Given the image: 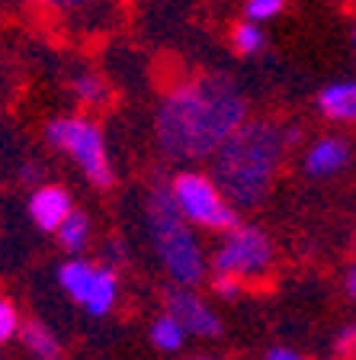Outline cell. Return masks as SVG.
<instances>
[{
	"mask_svg": "<svg viewBox=\"0 0 356 360\" xmlns=\"http://www.w3.org/2000/svg\"><path fill=\"white\" fill-rule=\"evenodd\" d=\"M251 120L244 90L222 71L183 75L161 94L154 142L173 161H206Z\"/></svg>",
	"mask_w": 356,
	"mask_h": 360,
	"instance_id": "obj_1",
	"label": "cell"
},
{
	"mask_svg": "<svg viewBox=\"0 0 356 360\" xmlns=\"http://www.w3.org/2000/svg\"><path fill=\"white\" fill-rule=\"evenodd\" d=\"M289 145V126L279 120H247L212 155V177L237 210L257 206L273 187Z\"/></svg>",
	"mask_w": 356,
	"mask_h": 360,
	"instance_id": "obj_2",
	"label": "cell"
},
{
	"mask_svg": "<svg viewBox=\"0 0 356 360\" xmlns=\"http://www.w3.org/2000/svg\"><path fill=\"white\" fill-rule=\"evenodd\" d=\"M148 229L154 238L157 257H161L167 277L177 286H196L206 277V257L196 241L190 222L177 210L171 193V180H154L148 190Z\"/></svg>",
	"mask_w": 356,
	"mask_h": 360,
	"instance_id": "obj_3",
	"label": "cell"
},
{
	"mask_svg": "<svg viewBox=\"0 0 356 360\" xmlns=\"http://www.w3.org/2000/svg\"><path fill=\"white\" fill-rule=\"evenodd\" d=\"M45 142L65 151L67 158H74L84 177L93 187H112V165L110 155H106L103 126L97 120H90V116H58V120L45 122Z\"/></svg>",
	"mask_w": 356,
	"mask_h": 360,
	"instance_id": "obj_4",
	"label": "cell"
},
{
	"mask_svg": "<svg viewBox=\"0 0 356 360\" xmlns=\"http://www.w3.org/2000/svg\"><path fill=\"white\" fill-rule=\"evenodd\" d=\"M171 193L177 210L190 225H202L209 232H231L237 225V206L222 193L212 174L180 171L171 177Z\"/></svg>",
	"mask_w": 356,
	"mask_h": 360,
	"instance_id": "obj_5",
	"label": "cell"
},
{
	"mask_svg": "<svg viewBox=\"0 0 356 360\" xmlns=\"http://www.w3.org/2000/svg\"><path fill=\"white\" fill-rule=\"evenodd\" d=\"M212 267H216V274H231L241 283L267 277L273 267V241L257 225L237 222L231 232H225L222 245L212 257Z\"/></svg>",
	"mask_w": 356,
	"mask_h": 360,
	"instance_id": "obj_6",
	"label": "cell"
},
{
	"mask_svg": "<svg viewBox=\"0 0 356 360\" xmlns=\"http://www.w3.org/2000/svg\"><path fill=\"white\" fill-rule=\"evenodd\" d=\"M167 315H173V319L183 325L186 335H199V338L222 335V319H218L196 292L186 290V286H173V290L167 292Z\"/></svg>",
	"mask_w": 356,
	"mask_h": 360,
	"instance_id": "obj_7",
	"label": "cell"
},
{
	"mask_svg": "<svg viewBox=\"0 0 356 360\" xmlns=\"http://www.w3.org/2000/svg\"><path fill=\"white\" fill-rule=\"evenodd\" d=\"M71 210H74L71 193L58 184H42L29 196V216L42 232H58V225L71 216Z\"/></svg>",
	"mask_w": 356,
	"mask_h": 360,
	"instance_id": "obj_8",
	"label": "cell"
},
{
	"mask_svg": "<svg viewBox=\"0 0 356 360\" xmlns=\"http://www.w3.org/2000/svg\"><path fill=\"white\" fill-rule=\"evenodd\" d=\"M350 165V145L341 135H324L305 151V174L312 177H331Z\"/></svg>",
	"mask_w": 356,
	"mask_h": 360,
	"instance_id": "obj_9",
	"label": "cell"
},
{
	"mask_svg": "<svg viewBox=\"0 0 356 360\" xmlns=\"http://www.w3.org/2000/svg\"><path fill=\"white\" fill-rule=\"evenodd\" d=\"M318 110L331 122H356V81H334L321 87Z\"/></svg>",
	"mask_w": 356,
	"mask_h": 360,
	"instance_id": "obj_10",
	"label": "cell"
},
{
	"mask_svg": "<svg viewBox=\"0 0 356 360\" xmlns=\"http://www.w3.org/2000/svg\"><path fill=\"white\" fill-rule=\"evenodd\" d=\"M119 296V277L112 267H97V277H93V286H90L87 300H84V309L90 315H106L112 306H116Z\"/></svg>",
	"mask_w": 356,
	"mask_h": 360,
	"instance_id": "obj_11",
	"label": "cell"
},
{
	"mask_svg": "<svg viewBox=\"0 0 356 360\" xmlns=\"http://www.w3.org/2000/svg\"><path fill=\"white\" fill-rule=\"evenodd\" d=\"M67 87H71L77 103H84V106L110 103V84H106V77L97 75V71H77V75H71Z\"/></svg>",
	"mask_w": 356,
	"mask_h": 360,
	"instance_id": "obj_12",
	"label": "cell"
},
{
	"mask_svg": "<svg viewBox=\"0 0 356 360\" xmlns=\"http://www.w3.org/2000/svg\"><path fill=\"white\" fill-rule=\"evenodd\" d=\"M93 277H97V267H90L87 261H67L65 267L58 270V283L65 286V292L74 302L87 300L90 286H93Z\"/></svg>",
	"mask_w": 356,
	"mask_h": 360,
	"instance_id": "obj_13",
	"label": "cell"
},
{
	"mask_svg": "<svg viewBox=\"0 0 356 360\" xmlns=\"http://www.w3.org/2000/svg\"><path fill=\"white\" fill-rule=\"evenodd\" d=\"M22 335V345L29 347V354L36 360H61V345L58 338L52 335V331L45 328L42 322H26L20 328Z\"/></svg>",
	"mask_w": 356,
	"mask_h": 360,
	"instance_id": "obj_14",
	"label": "cell"
},
{
	"mask_svg": "<svg viewBox=\"0 0 356 360\" xmlns=\"http://www.w3.org/2000/svg\"><path fill=\"white\" fill-rule=\"evenodd\" d=\"M29 10H36V13H42L45 20H77V16H84L87 10H93L100 4V0H22Z\"/></svg>",
	"mask_w": 356,
	"mask_h": 360,
	"instance_id": "obj_15",
	"label": "cell"
},
{
	"mask_svg": "<svg viewBox=\"0 0 356 360\" xmlns=\"http://www.w3.org/2000/svg\"><path fill=\"white\" fill-rule=\"evenodd\" d=\"M55 235H58V245L65 248V251L77 255V251H84V245L90 241V219L84 216L81 210H71V216L58 225Z\"/></svg>",
	"mask_w": 356,
	"mask_h": 360,
	"instance_id": "obj_16",
	"label": "cell"
},
{
	"mask_svg": "<svg viewBox=\"0 0 356 360\" xmlns=\"http://www.w3.org/2000/svg\"><path fill=\"white\" fill-rule=\"evenodd\" d=\"M231 45H235V52L241 58H253V55L263 52V45H267V36L260 30V22H251V20H241L231 30Z\"/></svg>",
	"mask_w": 356,
	"mask_h": 360,
	"instance_id": "obj_17",
	"label": "cell"
},
{
	"mask_svg": "<svg viewBox=\"0 0 356 360\" xmlns=\"http://www.w3.org/2000/svg\"><path fill=\"white\" fill-rule=\"evenodd\" d=\"M183 341H186V331L173 315L154 319V325H151V345L154 347H161V351H180Z\"/></svg>",
	"mask_w": 356,
	"mask_h": 360,
	"instance_id": "obj_18",
	"label": "cell"
},
{
	"mask_svg": "<svg viewBox=\"0 0 356 360\" xmlns=\"http://www.w3.org/2000/svg\"><path fill=\"white\" fill-rule=\"evenodd\" d=\"M286 10V0H244V20L251 22H270Z\"/></svg>",
	"mask_w": 356,
	"mask_h": 360,
	"instance_id": "obj_19",
	"label": "cell"
},
{
	"mask_svg": "<svg viewBox=\"0 0 356 360\" xmlns=\"http://www.w3.org/2000/svg\"><path fill=\"white\" fill-rule=\"evenodd\" d=\"M16 331H20V312H16L13 302L0 296V345L10 341Z\"/></svg>",
	"mask_w": 356,
	"mask_h": 360,
	"instance_id": "obj_20",
	"label": "cell"
},
{
	"mask_svg": "<svg viewBox=\"0 0 356 360\" xmlns=\"http://www.w3.org/2000/svg\"><path fill=\"white\" fill-rule=\"evenodd\" d=\"M241 280L231 277V274H216L212 277V292L216 296H222V300H235V296H241Z\"/></svg>",
	"mask_w": 356,
	"mask_h": 360,
	"instance_id": "obj_21",
	"label": "cell"
},
{
	"mask_svg": "<svg viewBox=\"0 0 356 360\" xmlns=\"http://www.w3.org/2000/svg\"><path fill=\"white\" fill-rule=\"evenodd\" d=\"M20 177L26 180V184H39V187L45 184V174H42V167H39L36 161H26V165L20 167Z\"/></svg>",
	"mask_w": 356,
	"mask_h": 360,
	"instance_id": "obj_22",
	"label": "cell"
},
{
	"mask_svg": "<svg viewBox=\"0 0 356 360\" xmlns=\"http://www.w3.org/2000/svg\"><path fill=\"white\" fill-rule=\"evenodd\" d=\"M341 354L343 357H356V325H350L341 335Z\"/></svg>",
	"mask_w": 356,
	"mask_h": 360,
	"instance_id": "obj_23",
	"label": "cell"
},
{
	"mask_svg": "<svg viewBox=\"0 0 356 360\" xmlns=\"http://www.w3.org/2000/svg\"><path fill=\"white\" fill-rule=\"evenodd\" d=\"M267 360H302L296 351H289V347H273V351L267 354Z\"/></svg>",
	"mask_w": 356,
	"mask_h": 360,
	"instance_id": "obj_24",
	"label": "cell"
},
{
	"mask_svg": "<svg viewBox=\"0 0 356 360\" xmlns=\"http://www.w3.org/2000/svg\"><path fill=\"white\" fill-rule=\"evenodd\" d=\"M347 290H350V296L356 300V264L350 267V274H347Z\"/></svg>",
	"mask_w": 356,
	"mask_h": 360,
	"instance_id": "obj_25",
	"label": "cell"
},
{
	"mask_svg": "<svg viewBox=\"0 0 356 360\" xmlns=\"http://www.w3.org/2000/svg\"><path fill=\"white\" fill-rule=\"evenodd\" d=\"M353 52H356V26H353Z\"/></svg>",
	"mask_w": 356,
	"mask_h": 360,
	"instance_id": "obj_26",
	"label": "cell"
},
{
	"mask_svg": "<svg viewBox=\"0 0 356 360\" xmlns=\"http://www.w3.org/2000/svg\"><path fill=\"white\" fill-rule=\"evenodd\" d=\"M196 360H209V357H196Z\"/></svg>",
	"mask_w": 356,
	"mask_h": 360,
	"instance_id": "obj_27",
	"label": "cell"
}]
</instances>
